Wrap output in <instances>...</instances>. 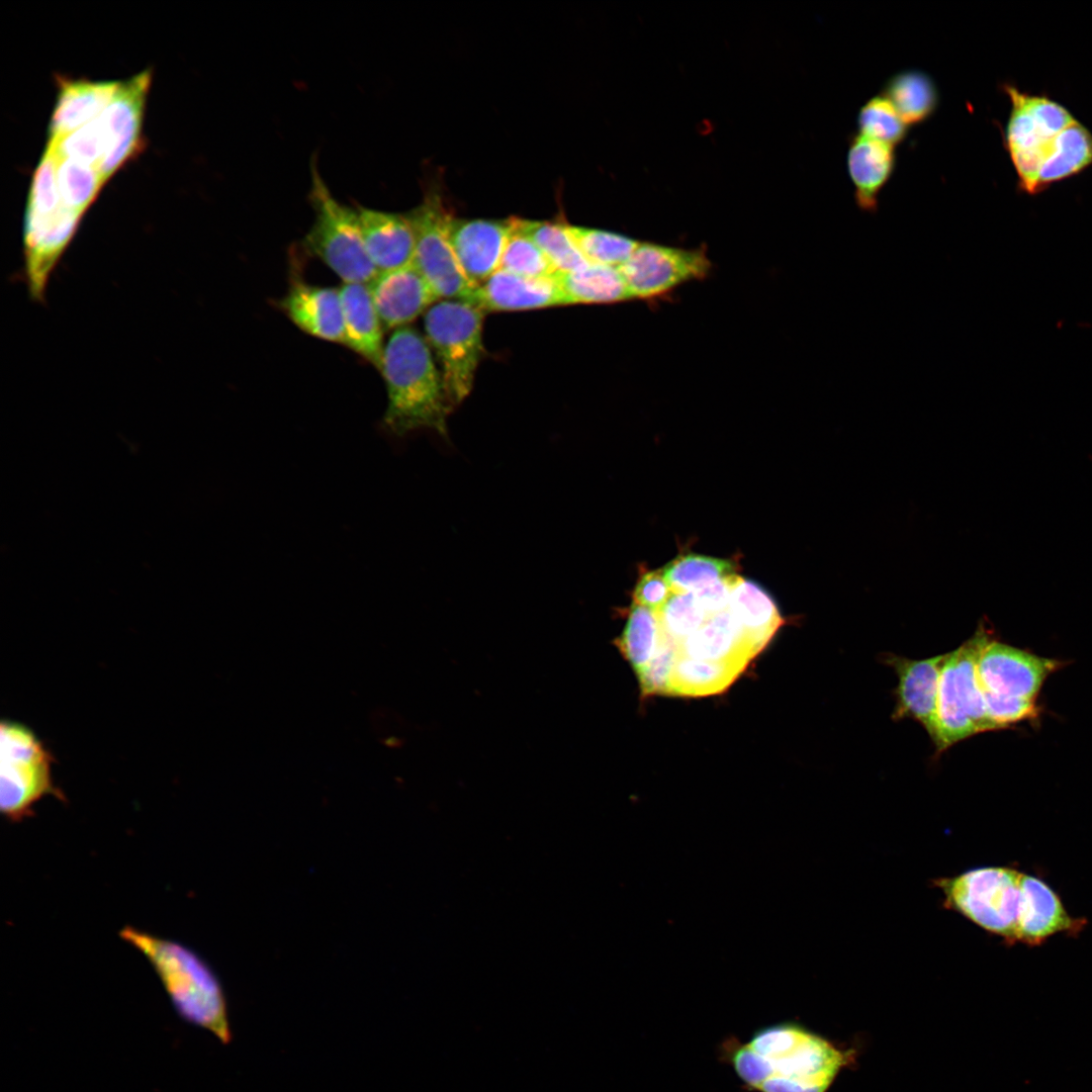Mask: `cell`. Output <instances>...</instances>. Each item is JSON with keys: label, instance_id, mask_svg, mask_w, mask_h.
<instances>
[{"label": "cell", "instance_id": "11", "mask_svg": "<svg viewBox=\"0 0 1092 1092\" xmlns=\"http://www.w3.org/2000/svg\"><path fill=\"white\" fill-rule=\"evenodd\" d=\"M711 266L704 251L639 243L619 270L630 298L648 299L682 283L703 279Z\"/></svg>", "mask_w": 1092, "mask_h": 1092}, {"label": "cell", "instance_id": "32", "mask_svg": "<svg viewBox=\"0 0 1092 1092\" xmlns=\"http://www.w3.org/2000/svg\"><path fill=\"white\" fill-rule=\"evenodd\" d=\"M55 156L57 185L62 204L83 216L105 183L100 171L95 166L59 158L56 154Z\"/></svg>", "mask_w": 1092, "mask_h": 1092}, {"label": "cell", "instance_id": "5", "mask_svg": "<svg viewBox=\"0 0 1092 1092\" xmlns=\"http://www.w3.org/2000/svg\"><path fill=\"white\" fill-rule=\"evenodd\" d=\"M483 317L479 306L464 299H439L424 313L425 338L455 406L471 392L483 357Z\"/></svg>", "mask_w": 1092, "mask_h": 1092}, {"label": "cell", "instance_id": "31", "mask_svg": "<svg viewBox=\"0 0 1092 1092\" xmlns=\"http://www.w3.org/2000/svg\"><path fill=\"white\" fill-rule=\"evenodd\" d=\"M512 218L515 226L540 248L557 272L573 271L589 263L570 238L565 223Z\"/></svg>", "mask_w": 1092, "mask_h": 1092}, {"label": "cell", "instance_id": "18", "mask_svg": "<svg viewBox=\"0 0 1092 1092\" xmlns=\"http://www.w3.org/2000/svg\"><path fill=\"white\" fill-rule=\"evenodd\" d=\"M279 305L303 333L343 345L344 321L339 289L296 281Z\"/></svg>", "mask_w": 1092, "mask_h": 1092}, {"label": "cell", "instance_id": "21", "mask_svg": "<svg viewBox=\"0 0 1092 1092\" xmlns=\"http://www.w3.org/2000/svg\"><path fill=\"white\" fill-rule=\"evenodd\" d=\"M846 167L857 207L877 211L879 196L895 171V147L856 132L848 142Z\"/></svg>", "mask_w": 1092, "mask_h": 1092}, {"label": "cell", "instance_id": "28", "mask_svg": "<svg viewBox=\"0 0 1092 1092\" xmlns=\"http://www.w3.org/2000/svg\"><path fill=\"white\" fill-rule=\"evenodd\" d=\"M1092 166V133L1075 119L1056 138L1036 181V194Z\"/></svg>", "mask_w": 1092, "mask_h": 1092}, {"label": "cell", "instance_id": "37", "mask_svg": "<svg viewBox=\"0 0 1092 1092\" xmlns=\"http://www.w3.org/2000/svg\"><path fill=\"white\" fill-rule=\"evenodd\" d=\"M656 614L663 634L677 645L697 632L708 618L693 593H673Z\"/></svg>", "mask_w": 1092, "mask_h": 1092}, {"label": "cell", "instance_id": "2", "mask_svg": "<svg viewBox=\"0 0 1092 1092\" xmlns=\"http://www.w3.org/2000/svg\"><path fill=\"white\" fill-rule=\"evenodd\" d=\"M380 372L387 392L384 429L399 437L423 429L447 436L456 406L425 336L411 326L394 330L384 345Z\"/></svg>", "mask_w": 1092, "mask_h": 1092}, {"label": "cell", "instance_id": "10", "mask_svg": "<svg viewBox=\"0 0 1092 1092\" xmlns=\"http://www.w3.org/2000/svg\"><path fill=\"white\" fill-rule=\"evenodd\" d=\"M415 232L414 264L439 299L470 301L475 286L462 272L449 241L453 214L437 187H428L422 202L406 212Z\"/></svg>", "mask_w": 1092, "mask_h": 1092}, {"label": "cell", "instance_id": "41", "mask_svg": "<svg viewBox=\"0 0 1092 1092\" xmlns=\"http://www.w3.org/2000/svg\"><path fill=\"white\" fill-rule=\"evenodd\" d=\"M737 576V573L725 576L693 592L697 604L707 617L729 608L732 587Z\"/></svg>", "mask_w": 1092, "mask_h": 1092}, {"label": "cell", "instance_id": "36", "mask_svg": "<svg viewBox=\"0 0 1092 1092\" xmlns=\"http://www.w3.org/2000/svg\"><path fill=\"white\" fill-rule=\"evenodd\" d=\"M512 220V231L508 238L498 269L528 278H549L556 270L540 248Z\"/></svg>", "mask_w": 1092, "mask_h": 1092}, {"label": "cell", "instance_id": "19", "mask_svg": "<svg viewBox=\"0 0 1092 1092\" xmlns=\"http://www.w3.org/2000/svg\"><path fill=\"white\" fill-rule=\"evenodd\" d=\"M470 302L485 311H514L563 305L553 277L528 278L498 269L474 289Z\"/></svg>", "mask_w": 1092, "mask_h": 1092}, {"label": "cell", "instance_id": "27", "mask_svg": "<svg viewBox=\"0 0 1092 1092\" xmlns=\"http://www.w3.org/2000/svg\"><path fill=\"white\" fill-rule=\"evenodd\" d=\"M881 95L890 101L909 126L928 120L939 104L935 81L918 69H907L892 75L883 85Z\"/></svg>", "mask_w": 1092, "mask_h": 1092}, {"label": "cell", "instance_id": "7", "mask_svg": "<svg viewBox=\"0 0 1092 1092\" xmlns=\"http://www.w3.org/2000/svg\"><path fill=\"white\" fill-rule=\"evenodd\" d=\"M1002 89L1010 101L1003 146L1017 175L1019 190L1035 195L1038 173L1056 138L1076 118L1045 95H1031L1009 83Z\"/></svg>", "mask_w": 1092, "mask_h": 1092}, {"label": "cell", "instance_id": "23", "mask_svg": "<svg viewBox=\"0 0 1092 1092\" xmlns=\"http://www.w3.org/2000/svg\"><path fill=\"white\" fill-rule=\"evenodd\" d=\"M59 81L49 141L58 140L95 119L111 101L119 85L116 81Z\"/></svg>", "mask_w": 1092, "mask_h": 1092}, {"label": "cell", "instance_id": "39", "mask_svg": "<svg viewBox=\"0 0 1092 1092\" xmlns=\"http://www.w3.org/2000/svg\"><path fill=\"white\" fill-rule=\"evenodd\" d=\"M677 656V644L664 635L654 657L637 672L642 696L667 694Z\"/></svg>", "mask_w": 1092, "mask_h": 1092}, {"label": "cell", "instance_id": "26", "mask_svg": "<svg viewBox=\"0 0 1092 1092\" xmlns=\"http://www.w3.org/2000/svg\"><path fill=\"white\" fill-rule=\"evenodd\" d=\"M554 278L561 292L563 305L578 303H611L631 299L619 268L588 263L567 272H556Z\"/></svg>", "mask_w": 1092, "mask_h": 1092}, {"label": "cell", "instance_id": "29", "mask_svg": "<svg viewBox=\"0 0 1092 1092\" xmlns=\"http://www.w3.org/2000/svg\"><path fill=\"white\" fill-rule=\"evenodd\" d=\"M745 664L695 659L678 654L669 679L670 696H709L726 690Z\"/></svg>", "mask_w": 1092, "mask_h": 1092}, {"label": "cell", "instance_id": "15", "mask_svg": "<svg viewBox=\"0 0 1092 1092\" xmlns=\"http://www.w3.org/2000/svg\"><path fill=\"white\" fill-rule=\"evenodd\" d=\"M946 654L912 660L888 654L884 661L893 667L898 676L896 706L893 718H910L923 726L932 741L936 734V713L939 678Z\"/></svg>", "mask_w": 1092, "mask_h": 1092}, {"label": "cell", "instance_id": "20", "mask_svg": "<svg viewBox=\"0 0 1092 1092\" xmlns=\"http://www.w3.org/2000/svg\"><path fill=\"white\" fill-rule=\"evenodd\" d=\"M368 255L380 271L414 262L415 232L406 213L355 206Z\"/></svg>", "mask_w": 1092, "mask_h": 1092}, {"label": "cell", "instance_id": "8", "mask_svg": "<svg viewBox=\"0 0 1092 1092\" xmlns=\"http://www.w3.org/2000/svg\"><path fill=\"white\" fill-rule=\"evenodd\" d=\"M0 755V810L9 821L32 816L34 805L46 796L65 799L53 780L54 758L30 728L2 721Z\"/></svg>", "mask_w": 1092, "mask_h": 1092}, {"label": "cell", "instance_id": "38", "mask_svg": "<svg viewBox=\"0 0 1092 1092\" xmlns=\"http://www.w3.org/2000/svg\"><path fill=\"white\" fill-rule=\"evenodd\" d=\"M48 146L59 158L72 159L98 169L104 157L97 118L58 140L49 141Z\"/></svg>", "mask_w": 1092, "mask_h": 1092}, {"label": "cell", "instance_id": "40", "mask_svg": "<svg viewBox=\"0 0 1092 1092\" xmlns=\"http://www.w3.org/2000/svg\"><path fill=\"white\" fill-rule=\"evenodd\" d=\"M673 592L665 579L662 570L643 573L633 592V603L658 612L670 599Z\"/></svg>", "mask_w": 1092, "mask_h": 1092}, {"label": "cell", "instance_id": "12", "mask_svg": "<svg viewBox=\"0 0 1092 1092\" xmlns=\"http://www.w3.org/2000/svg\"><path fill=\"white\" fill-rule=\"evenodd\" d=\"M1062 665L992 638L981 652L977 676L982 696L1035 701L1048 676Z\"/></svg>", "mask_w": 1092, "mask_h": 1092}, {"label": "cell", "instance_id": "16", "mask_svg": "<svg viewBox=\"0 0 1092 1092\" xmlns=\"http://www.w3.org/2000/svg\"><path fill=\"white\" fill-rule=\"evenodd\" d=\"M368 287L385 331L408 326L439 300L414 262L378 272Z\"/></svg>", "mask_w": 1092, "mask_h": 1092}, {"label": "cell", "instance_id": "35", "mask_svg": "<svg viewBox=\"0 0 1092 1092\" xmlns=\"http://www.w3.org/2000/svg\"><path fill=\"white\" fill-rule=\"evenodd\" d=\"M856 123L858 133L895 148L905 141L910 127L881 94L871 97L859 108Z\"/></svg>", "mask_w": 1092, "mask_h": 1092}, {"label": "cell", "instance_id": "34", "mask_svg": "<svg viewBox=\"0 0 1092 1092\" xmlns=\"http://www.w3.org/2000/svg\"><path fill=\"white\" fill-rule=\"evenodd\" d=\"M565 228L581 254L589 263L619 268L633 254L639 242L628 237L565 223Z\"/></svg>", "mask_w": 1092, "mask_h": 1092}, {"label": "cell", "instance_id": "1", "mask_svg": "<svg viewBox=\"0 0 1092 1092\" xmlns=\"http://www.w3.org/2000/svg\"><path fill=\"white\" fill-rule=\"evenodd\" d=\"M719 1052L720 1060L752 1092H826L854 1061V1051L842 1050L795 1021L761 1027L746 1041L727 1037Z\"/></svg>", "mask_w": 1092, "mask_h": 1092}, {"label": "cell", "instance_id": "13", "mask_svg": "<svg viewBox=\"0 0 1092 1092\" xmlns=\"http://www.w3.org/2000/svg\"><path fill=\"white\" fill-rule=\"evenodd\" d=\"M151 72L119 82L111 101L96 117L104 144L99 166L104 182L141 147V128Z\"/></svg>", "mask_w": 1092, "mask_h": 1092}, {"label": "cell", "instance_id": "25", "mask_svg": "<svg viewBox=\"0 0 1092 1092\" xmlns=\"http://www.w3.org/2000/svg\"><path fill=\"white\" fill-rule=\"evenodd\" d=\"M677 651L695 659L745 665L755 656L728 609L708 617L697 632L677 645Z\"/></svg>", "mask_w": 1092, "mask_h": 1092}, {"label": "cell", "instance_id": "4", "mask_svg": "<svg viewBox=\"0 0 1092 1092\" xmlns=\"http://www.w3.org/2000/svg\"><path fill=\"white\" fill-rule=\"evenodd\" d=\"M309 170L308 201L314 216L302 241L305 250L325 263L343 283L368 284L379 271L366 250L356 207L334 196L320 172L315 155Z\"/></svg>", "mask_w": 1092, "mask_h": 1092}, {"label": "cell", "instance_id": "6", "mask_svg": "<svg viewBox=\"0 0 1092 1092\" xmlns=\"http://www.w3.org/2000/svg\"><path fill=\"white\" fill-rule=\"evenodd\" d=\"M991 639L990 630L981 623L970 639L946 653L939 678L933 740L938 753L973 735L996 730L986 712L977 676L981 652Z\"/></svg>", "mask_w": 1092, "mask_h": 1092}, {"label": "cell", "instance_id": "14", "mask_svg": "<svg viewBox=\"0 0 1092 1092\" xmlns=\"http://www.w3.org/2000/svg\"><path fill=\"white\" fill-rule=\"evenodd\" d=\"M512 231L508 219H467L452 216L449 241L468 281L475 287L498 270Z\"/></svg>", "mask_w": 1092, "mask_h": 1092}, {"label": "cell", "instance_id": "30", "mask_svg": "<svg viewBox=\"0 0 1092 1092\" xmlns=\"http://www.w3.org/2000/svg\"><path fill=\"white\" fill-rule=\"evenodd\" d=\"M663 637L656 612L633 603L623 632L615 643L638 672L654 657Z\"/></svg>", "mask_w": 1092, "mask_h": 1092}, {"label": "cell", "instance_id": "3", "mask_svg": "<svg viewBox=\"0 0 1092 1092\" xmlns=\"http://www.w3.org/2000/svg\"><path fill=\"white\" fill-rule=\"evenodd\" d=\"M120 938L143 954L185 1021L204 1028L222 1043L232 1039L222 986L208 964L185 944L126 925Z\"/></svg>", "mask_w": 1092, "mask_h": 1092}, {"label": "cell", "instance_id": "17", "mask_svg": "<svg viewBox=\"0 0 1092 1092\" xmlns=\"http://www.w3.org/2000/svg\"><path fill=\"white\" fill-rule=\"evenodd\" d=\"M1020 890L1016 942L1041 945L1058 933L1075 936L1087 924L1084 918L1072 917L1057 893L1038 877L1022 873Z\"/></svg>", "mask_w": 1092, "mask_h": 1092}, {"label": "cell", "instance_id": "22", "mask_svg": "<svg viewBox=\"0 0 1092 1092\" xmlns=\"http://www.w3.org/2000/svg\"><path fill=\"white\" fill-rule=\"evenodd\" d=\"M343 321V345L380 370L384 328L368 284L343 283L339 288Z\"/></svg>", "mask_w": 1092, "mask_h": 1092}, {"label": "cell", "instance_id": "24", "mask_svg": "<svg viewBox=\"0 0 1092 1092\" xmlns=\"http://www.w3.org/2000/svg\"><path fill=\"white\" fill-rule=\"evenodd\" d=\"M728 610L756 655L785 623L774 599L756 582L737 576Z\"/></svg>", "mask_w": 1092, "mask_h": 1092}, {"label": "cell", "instance_id": "33", "mask_svg": "<svg viewBox=\"0 0 1092 1092\" xmlns=\"http://www.w3.org/2000/svg\"><path fill=\"white\" fill-rule=\"evenodd\" d=\"M661 570L672 592L682 594L736 573V565L730 560L688 553L675 557Z\"/></svg>", "mask_w": 1092, "mask_h": 1092}, {"label": "cell", "instance_id": "9", "mask_svg": "<svg viewBox=\"0 0 1092 1092\" xmlns=\"http://www.w3.org/2000/svg\"><path fill=\"white\" fill-rule=\"evenodd\" d=\"M1021 872L982 867L936 882L945 905L1009 944L1016 942Z\"/></svg>", "mask_w": 1092, "mask_h": 1092}]
</instances>
